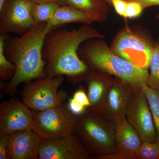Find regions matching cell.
Segmentation results:
<instances>
[{"instance_id":"ac0fdd59","label":"cell","mask_w":159,"mask_h":159,"mask_svg":"<svg viewBox=\"0 0 159 159\" xmlns=\"http://www.w3.org/2000/svg\"><path fill=\"white\" fill-rule=\"evenodd\" d=\"M61 6L54 2H34L32 7V14L35 24L48 21Z\"/></svg>"},{"instance_id":"3957f363","label":"cell","mask_w":159,"mask_h":159,"mask_svg":"<svg viewBox=\"0 0 159 159\" xmlns=\"http://www.w3.org/2000/svg\"><path fill=\"white\" fill-rule=\"evenodd\" d=\"M102 39L89 40L78 49L80 58L89 68L115 76L134 89L142 88L147 84L148 70L138 67L115 54Z\"/></svg>"},{"instance_id":"e0dca14e","label":"cell","mask_w":159,"mask_h":159,"mask_svg":"<svg viewBox=\"0 0 159 159\" xmlns=\"http://www.w3.org/2000/svg\"><path fill=\"white\" fill-rule=\"evenodd\" d=\"M67 4L86 13L93 22H104L108 17L109 5L104 0H66Z\"/></svg>"},{"instance_id":"52a82bcc","label":"cell","mask_w":159,"mask_h":159,"mask_svg":"<svg viewBox=\"0 0 159 159\" xmlns=\"http://www.w3.org/2000/svg\"><path fill=\"white\" fill-rule=\"evenodd\" d=\"M32 117L33 131L42 139H57L74 134L76 116L69 109L67 103L45 110L32 111Z\"/></svg>"},{"instance_id":"ba28073f","label":"cell","mask_w":159,"mask_h":159,"mask_svg":"<svg viewBox=\"0 0 159 159\" xmlns=\"http://www.w3.org/2000/svg\"><path fill=\"white\" fill-rule=\"evenodd\" d=\"M125 117L142 142H156L157 134L148 99L142 88L133 89Z\"/></svg>"},{"instance_id":"cb8c5ba5","label":"cell","mask_w":159,"mask_h":159,"mask_svg":"<svg viewBox=\"0 0 159 159\" xmlns=\"http://www.w3.org/2000/svg\"><path fill=\"white\" fill-rule=\"evenodd\" d=\"M73 98L87 108L90 106L87 93L83 85L80 86L78 89L75 91L73 95Z\"/></svg>"},{"instance_id":"8fae6325","label":"cell","mask_w":159,"mask_h":159,"mask_svg":"<svg viewBox=\"0 0 159 159\" xmlns=\"http://www.w3.org/2000/svg\"><path fill=\"white\" fill-rule=\"evenodd\" d=\"M91 155L74 134L54 139H43L38 159H89Z\"/></svg>"},{"instance_id":"9c48e42d","label":"cell","mask_w":159,"mask_h":159,"mask_svg":"<svg viewBox=\"0 0 159 159\" xmlns=\"http://www.w3.org/2000/svg\"><path fill=\"white\" fill-rule=\"evenodd\" d=\"M32 0H5L0 6V33L25 34L34 25Z\"/></svg>"},{"instance_id":"9a60e30c","label":"cell","mask_w":159,"mask_h":159,"mask_svg":"<svg viewBox=\"0 0 159 159\" xmlns=\"http://www.w3.org/2000/svg\"><path fill=\"white\" fill-rule=\"evenodd\" d=\"M133 88L119 78H115L107 97L103 114L111 121L125 117V112Z\"/></svg>"},{"instance_id":"1f68e13d","label":"cell","mask_w":159,"mask_h":159,"mask_svg":"<svg viewBox=\"0 0 159 159\" xmlns=\"http://www.w3.org/2000/svg\"><path fill=\"white\" fill-rule=\"evenodd\" d=\"M156 17L158 19H159V14L157 15Z\"/></svg>"},{"instance_id":"5bb4252c","label":"cell","mask_w":159,"mask_h":159,"mask_svg":"<svg viewBox=\"0 0 159 159\" xmlns=\"http://www.w3.org/2000/svg\"><path fill=\"white\" fill-rule=\"evenodd\" d=\"M42 139L34 131H18L9 135L8 159H38Z\"/></svg>"},{"instance_id":"44dd1931","label":"cell","mask_w":159,"mask_h":159,"mask_svg":"<svg viewBox=\"0 0 159 159\" xmlns=\"http://www.w3.org/2000/svg\"><path fill=\"white\" fill-rule=\"evenodd\" d=\"M142 89L148 99L157 129V141L159 142V91L151 88L147 84L142 88Z\"/></svg>"},{"instance_id":"8992f818","label":"cell","mask_w":159,"mask_h":159,"mask_svg":"<svg viewBox=\"0 0 159 159\" xmlns=\"http://www.w3.org/2000/svg\"><path fill=\"white\" fill-rule=\"evenodd\" d=\"M154 43L145 34L125 26L115 35L110 48L117 55L142 70H148Z\"/></svg>"},{"instance_id":"4dcf8cb0","label":"cell","mask_w":159,"mask_h":159,"mask_svg":"<svg viewBox=\"0 0 159 159\" xmlns=\"http://www.w3.org/2000/svg\"><path fill=\"white\" fill-rule=\"evenodd\" d=\"M5 1V0H0V6L2 5L3 3H4Z\"/></svg>"},{"instance_id":"4fadbf2b","label":"cell","mask_w":159,"mask_h":159,"mask_svg":"<svg viewBox=\"0 0 159 159\" xmlns=\"http://www.w3.org/2000/svg\"><path fill=\"white\" fill-rule=\"evenodd\" d=\"M114 79L109 74L90 70L82 81L86 85L87 93L90 102V106L87 109L103 113L107 97Z\"/></svg>"},{"instance_id":"f546056e","label":"cell","mask_w":159,"mask_h":159,"mask_svg":"<svg viewBox=\"0 0 159 159\" xmlns=\"http://www.w3.org/2000/svg\"><path fill=\"white\" fill-rule=\"evenodd\" d=\"M104 1L108 4L109 6H112L113 0H104Z\"/></svg>"},{"instance_id":"4316f807","label":"cell","mask_w":159,"mask_h":159,"mask_svg":"<svg viewBox=\"0 0 159 159\" xmlns=\"http://www.w3.org/2000/svg\"><path fill=\"white\" fill-rule=\"evenodd\" d=\"M127 2L125 0H113L112 6L120 16L125 17Z\"/></svg>"},{"instance_id":"ffe728a7","label":"cell","mask_w":159,"mask_h":159,"mask_svg":"<svg viewBox=\"0 0 159 159\" xmlns=\"http://www.w3.org/2000/svg\"><path fill=\"white\" fill-rule=\"evenodd\" d=\"M149 68L150 73L147 79V85L159 91V44L155 43L152 51Z\"/></svg>"},{"instance_id":"603a6c76","label":"cell","mask_w":159,"mask_h":159,"mask_svg":"<svg viewBox=\"0 0 159 159\" xmlns=\"http://www.w3.org/2000/svg\"><path fill=\"white\" fill-rule=\"evenodd\" d=\"M143 7L141 4L136 2H127L125 11V18L134 19L139 17L143 11Z\"/></svg>"},{"instance_id":"6da1fadb","label":"cell","mask_w":159,"mask_h":159,"mask_svg":"<svg viewBox=\"0 0 159 159\" xmlns=\"http://www.w3.org/2000/svg\"><path fill=\"white\" fill-rule=\"evenodd\" d=\"M103 34L90 25L76 30L55 29L46 34L42 55L46 76L65 75L72 83L82 82L90 69L80 58L78 50L83 43L92 39H104Z\"/></svg>"},{"instance_id":"2e32d148","label":"cell","mask_w":159,"mask_h":159,"mask_svg":"<svg viewBox=\"0 0 159 159\" xmlns=\"http://www.w3.org/2000/svg\"><path fill=\"white\" fill-rule=\"evenodd\" d=\"M72 23L91 25L93 23L86 13L69 5L60 6L51 19L46 23V30L49 32L56 27Z\"/></svg>"},{"instance_id":"d6986e66","label":"cell","mask_w":159,"mask_h":159,"mask_svg":"<svg viewBox=\"0 0 159 159\" xmlns=\"http://www.w3.org/2000/svg\"><path fill=\"white\" fill-rule=\"evenodd\" d=\"M9 37L8 34L0 33V78L1 80H11L16 71V66L7 59L4 53L5 40Z\"/></svg>"},{"instance_id":"277c9868","label":"cell","mask_w":159,"mask_h":159,"mask_svg":"<svg viewBox=\"0 0 159 159\" xmlns=\"http://www.w3.org/2000/svg\"><path fill=\"white\" fill-rule=\"evenodd\" d=\"M74 134L91 155H106L116 150L114 122L102 113L87 108L76 116Z\"/></svg>"},{"instance_id":"30bf717a","label":"cell","mask_w":159,"mask_h":159,"mask_svg":"<svg viewBox=\"0 0 159 159\" xmlns=\"http://www.w3.org/2000/svg\"><path fill=\"white\" fill-rule=\"evenodd\" d=\"M32 111L13 97L0 104V131L9 135L18 131L34 129Z\"/></svg>"},{"instance_id":"f1b7e54d","label":"cell","mask_w":159,"mask_h":159,"mask_svg":"<svg viewBox=\"0 0 159 159\" xmlns=\"http://www.w3.org/2000/svg\"><path fill=\"white\" fill-rule=\"evenodd\" d=\"M33 2H56L59 3L61 6H64V5H66V0H32Z\"/></svg>"},{"instance_id":"484cf974","label":"cell","mask_w":159,"mask_h":159,"mask_svg":"<svg viewBox=\"0 0 159 159\" xmlns=\"http://www.w3.org/2000/svg\"><path fill=\"white\" fill-rule=\"evenodd\" d=\"M67 106L70 111L75 116H80L84 113L87 108L73 98L69 99Z\"/></svg>"},{"instance_id":"7c38bea8","label":"cell","mask_w":159,"mask_h":159,"mask_svg":"<svg viewBox=\"0 0 159 159\" xmlns=\"http://www.w3.org/2000/svg\"><path fill=\"white\" fill-rule=\"evenodd\" d=\"M116 150L113 153L98 156L99 159H136V152L142 143L136 129L125 117L114 121Z\"/></svg>"},{"instance_id":"83f0119b","label":"cell","mask_w":159,"mask_h":159,"mask_svg":"<svg viewBox=\"0 0 159 159\" xmlns=\"http://www.w3.org/2000/svg\"><path fill=\"white\" fill-rule=\"evenodd\" d=\"M127 2H136L145 9L151 6H159V0H125Z\"/></svg>"},{"instance_id":"5b68a950","label":"cell","mask_w":159,"mask_h":159,"mask_svg":"<svg viewBox=\"0 0 159 159\" xmlns=\"http://www.w3.org/2000/svg\"><path fill=\"white\" fill-rule=\"evenodd\" d=\"M63 76H46L26 84L21 92L22 101L31 110L39 111L62 105L68 98L66 91L58 90Z\"/></svg>"},{"instance_id":"7a4b0ae2","label":"cell","mask_w":159,"mask_h":159,"mask_svg":"<svg viewBox=\"0 0 159 159\" xmlns=\"http://www.w3.org/2000/svg\"><path fill=\"white\" fill-rule=\"evenodd\" d=\"M46 23L35 24L25 34L19 37H8L4 43V53L7 59L16 66L14 76L4 90L6 95L16 93L18 86L34 80L46 77V62L42 55Z\"/></svg>"},{"instance_id":"7402d4cb","label":"cell","mask_w":159,"mask_h":159,"mask_svg":"<svg viewBox=\"0 0 159 159\" xmlns=\"http://www.w3.org/2000/svg\"><path fill=\"white\" fill-rule=\"evenodd\" d=\"M136 159H159V142H142L136 152Z\"/></svg>"},{"instance_id":"d4e9b609","label":"cell","mask_w":159,"mask_h":159,"mask_svg":"<svg viewBox=\"0 0 159 159\" xmlns=\"http://www.w3.org/2000/svg\"><path fill=\"white\" fill-rule=\"evenodd\" d=\"M9 135L0 131V159H8Z\"/></svg>"}]
</instances>
